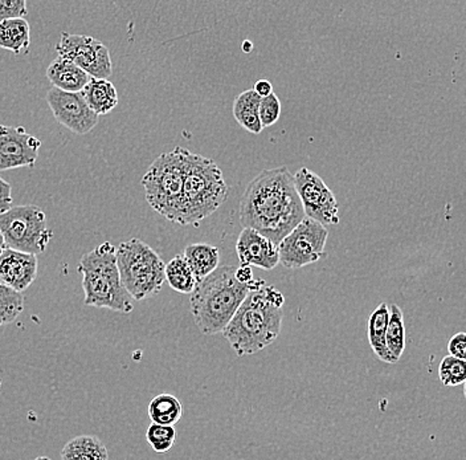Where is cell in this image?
<instances>
[{"instance_id": "1", "label": "cell", "mask_w": 466, "mask_h": 460, "mask_svg": "<svg viewBox=\"0 0 466 460\" xmlns=\"http://www.w3.org/2000/svg\"><path fill=\"white\" fill-rule=\"evenodd\" d=\"M238 217L244 229L256 230L279 246L305 220L289 169H265L250 180L240 199Z\"/></svg>"}, {"instance_id": "2", "label": "cell", "mask_w": 466, "mask_h": 460, "mask_svg": "<svg viewBox=\"0 0 466 460\" xmlns=\"http://www.w3.org/2000/svg\"><path fill=\"white\" fill-rule=\"evenodd\" d=\"M285 297L265 282L252 291L223 331L224 339L238 356L260 353L281 333Z\"/></svg>"}, {"instance_id": "3", "label": "cell", "mask_w": 466, "mask_h": 460, "mask_svg": "<svg viewBox=\"0 0 466 460\" xmlns=\"http://www.w3.org/2000/svg\"><path fill=\"white\" fill-rule=\"evenodd\" d=\"M264 284L261 279L253 285L241 284L236 279V267H218L198 281L189 297L195 325L206 336L223 333L247 296Z\"/></svg>"}, {"instance_id": "4", "label": "cell", "mask_w": 466, "mask_h": 460, "mask_svg": "<svg viewBox=\"0 0 466 460\" xmlns=\"http://www.w3.org/2000/svg\"><path fill=\"white\" fill-rule=\"evenodd\" d=\"M228 198V185L217 162L189 151L177 224L198 226Z\"/></svg>"}, {"instance_id": "5", "label": "cell", "mask_w": 466, "mask_h": 460, "mask_svg": "<svg viewBox=\"0 0 466 460\" xmlns=\"http://www.w3.org/2000/svg\"><path fill=\"white\" fill-rule=\"evenodd\" d=\"M77 271L83 276L84 305L119 313L133 312V299L122 284L116 266V249L112 243L105 241L86 253Z\"/></svg>"}, {"instance_id": "6", "label": "cell", "mask_w": 466, "mask_h": 460, "mask_svg": "<svg viewBox=\"0 0 466 460\" xmlns=\"http://www.w3.org/2000/svg\"><path fill=\"white\" fill-rule=\"evenodd\" d=\"M189 150L177 147L148 166L142 179L148 205L171 222L177 223Z\"/></svg>"}, {"instance_id": "7", "label": "cell", "mask_w": 466, "mask_h": 460, "mask_svg": "<svg viewBox=\"0 0 466 460\" xmlns=\"http://www.w3.org/2000/svg\"><path fill=\"white\" fill-rule=\"evenodd\" d=\"M116 266L125 290L137 302L158 295L166 281L165 261L141 239L119 244Z\"/></svg>"}, {"instance_id": "8", "label": "cell", "mask_w": 466, "mask_h": 460, "mask_svg": "<svg viewBox=\"0 0 466 460\" xmlns=\"http://www.w3.org/2000/svg\"><path fill=\"white\" fill-rule=\"evenodd\" d=\"M0 235L7 249L39 255L51 243L54 231L42 209L25 205L0 214Z\"/></svg>"}, {"instance_id": "9", "label": "cell", "mask_w": 466, "mask_h": 460, "mask_svg": "<svg viewBox=\"0 0 466 460\" xmlns=\"http://www.w3.org/2000/svg\"><path fill=\"white\" fill-rule=\"evenodd\" d=\"M329 231L316 220L306 218L279 244V263L297 270L317 263L325 256Z\"/></svg>"}, {"instance_id": "10", "label": "cell", "mask_w": 466, "mask_h": 460, "mask_svg": "<svg viewBox=\"0 0 466 460\" xmlns=\"http://www.w3.org/2000/svg\"><path fill=\"white\" fill-rule=\"evenodd\" d=\"M58 57L71 61L92 78L107 80L113 66L107 46L96 37L63 32L57 43Z\"/></svg>"}, {"instance_id": "11", "label": "cell", "mask_w": 466, "mask_h": 460, "mask_svg": "<svg viewBox=\"0 0 466 460\" xmlns=\"http://www.w3.org/2000/svg\"><path fill=\"white\" fill-rule=\"evenodd\" d=\"M294 185L306 218H310L322 226L339 223V205L337 198L319 174L308 168H301L294 174Z\"/></svg>"}, {"instance_id": "12", "label": "cell", "mask_w": 466, "mask_h": 460, "mask_svg": "<svg viewBox=\"0 0 466 460\" xmlns=\"http://www.w3.org/2000/svg\"><path fill=\"white\" fill-rule=\"evenodd\" d=\"M46 98L58 124L72 133L84 136L98 124V116L87 107L81 93L63 92L52 87Z\"/></svg>"}, {"instance_id": "13", "label": "cell", "mask_w": 466, "mask_h": 460, "mask_svg": "<svg viewBox=\"0 0 466 460\" xmlns=\"http://www.w3.org/2000/svg\"><path fill=\"white\" fill-rule=\"evenodd\" d=\"M43 142L23 127L0 124V171L34 168Z\"/></svg>"}, {"instance_id": "14", "label": "cell", "mask_w": 466, "mask_h": 460, "mask_svg": "<svg viewBox=\"0 0 466 460\" xmlns=\"http://www.w3.org/2000/svg\"><path fill=\"white\" fill-rule=\"evenodd\" d=\"M236 252L241 266L270 271L279 263V246L256 230L243 229L236 240Z\"/></svg>"}, {"instance_id": "15", "label": "cell", "mask_w": 466, "mask_h": 460, "mask_svg": "<svg viewBox=\"0 0 466 460\" xmlns=\"http://www.w3.org/2000/svg\"><path fill=\"white\" fill-rule=\"evenodd\" d=\"M37 268L36 255L5 249L0 255V281L16 292H25L36 281Z\"/></svg>"}, {"instance_id": "16", "label": "cell", "mask_w": 466, "mask_h": 460, "mask_svg": "<svg viewBox=\"0 0 466 460\" xmlns=\"http://www.w3.org/2000/svg\"><path fill=\"white\" fill-rule=\"evenodd\" d=\"M46 77L54 88L68 93H81L92 78L76 64L58 56L49 64Z\"/></svg>"}, {"instance_id": "17", "label": "cell", "mask_w": 466, "mask_h": 460, "mask_svg": "<svg viewBox=\"0 0 466 460\" xmlns=\"http://www.w3.org/2000/svg\"><path fill=\"white\" fill-rule=\"evenodd\" d=\"M87 107L97 116L107 115L118 105V93L115 84L101 78H90L86 88L81 90Z\"/></svg>"}, {"instance_id": "18", "label": "cell", "mask_w": 466, "mask_h": 460, "mask_svg": "<svg viewBox=\"0 0 466 460\" xmlns=\"http://www.w3.org/2000/svg\"><path fill=\"white\" fill-rule=\"evenodd\" d=\"M390 322V307L386 302L378 305L377 310L371 313L367 324V334L369 342L374 351L375 356L386 363H396L389 349H387L386 334Z\"/></svg>"}, {"instance_id": "19", "label": "cell", "mask_w": 466, "mask_h": 460, "mask_svg": "<svg viewBox=\"0 0 466 460\" xmlns=\"http://www.w3.org/2000/svg\"><path fill=\"white\" fill-rule=\"evenodd\" d=\"M183 258L187 261L197 281L217 271L220 264V251L217 246L208 243H195L186 247Z\"/></svg>"}, {"instance_id": "20", "label": "cell", "mask_w": 466, "mask_h": 460, "mask_svg": "<svg viewBox=\"0 0 466 460\" xmlns=\"http://www.w3.org/2000/svg\"><path fill=\"white\" fill-rule=\"evenodd\" d=\"M261 97L253 89H248L240 93L233 103V118L247 130L253 134L262 132L260 115Z\"/></svg>"}, {"instance_id": "21", "label": "cell", "mask_w": 466, "mask_h": 460, "mask_svg": "<svg viewBox=\"0 0 466 460\" xmlns=\"http://www.w3.org/2000/svg\"><path fill=\"white\" fill-rule=\"evenodd\" d=\"M31 46V27L25 19L0 23V48L15 55H25Z\"/></svg>"}, {"instance_id": "22", "label": "cell", "mask_w": 466, "mask_h": 460, "mask_svg": "<svg viewBox=\"0 0 466 460\" xmlns=\"http://www.w3.org/2000/svg\"><path fill=\"white\" fill-rule=\"evenodd\" d=\"M63 460H109L106 445L97 436L80 435L71 439L61 451Z\"/></svg>"}, {"instance_id": "23", "label": "cell", "mask_w": 466, "mask_h": 460, "mask_svg": "<svg viewBox=\"0 0 466 460\" xmlns=\"http://www.w3.org/2000/svg\"><path fill=\"white\" fill-rule=\"evenodd\" d=\"M147 413L153 424L174 426L183 416V404L170 393H162L148 404Z\"/></svg>"}, {"instance_id": "24", "label": "cell", "mask_w": 466, "mask_h": 460, "mask_svg": "<svg viewBox=\"0 0 466 460\" xmlns=\"http://www.w3.org/2000/svg\"><path fill=\"white\" fill-rule=\"evenodd\" d=\"M166 281L174 291L185 295H191L198 281L183 255H177L166 264Z\"/></svg>"}, {"instance_id": "25", "label": "cell", "mask_w": 466, "mask_h": 460, "mask_svg": "<svg viewBox=\"0 0 466 460\" xmlns=\"http://www.w3.org/2000/svg\"><path fill=\"white\" fill-rule=\"evenodd\" d=\"M387 349L395 363H399L406 351V325L404 314L399 305H390V322L386 334Z\"/></svg>"}, {"instance_id": "26", "label": "cell", "mask_w": 466, "mask_h": 460, "mask_svg": "<svg viewBox=\"0 0 466 460\" xmlns=\"http://www.w3.org/2000/svg\"><path fill=\"white\" fill-rule=\"evenodd\" d=\"M25 311L23 293L11 290L0 281V327L11 324Z\"/></svg>"}, {"instance_id": "27", "label": "cell", "mask_w": 466, "mask_h": 460, "mask_svg": "<svg viewBox=\"0 0 466 460\" xmlns=\"http://www.w3.org/2000/svg\"><path fill=\"white\" fill-rule=\"evenodd\" d=\"M439 380L447 387L465 385L466 361L451 356L442 358L439 365Z\"/></svg>"}, {"instance_id": "28", "label": "cell", "mask_w": 466, "mask_h": 460, "mask_svg": "<svg viewBox=\"0 0 466 460\" xmlns=\"http://www.w3.org/2000/svg\"><path fill=\"white\" fill-rule=\"evenodd\" d=\"M146 439L156 453H167L175 445L177 430L174 426L151 424L146 431Z\"/></svg>"}, {"instance_id": "29", "label": "cell", "mask_w": 466, "mask_h": 460, "mask_svg": "<svg viewBox=\"0 0 466 460\" xmlns=\"http://www.w3.org/2000/svg\"><path fill=\"white\" fill-rule=\"evenodd\" d=\"M258 115H260L262 128L272 127L279 121V116H281V101L275 92L261 98Z\"/></svg>"}, {"instance_id": "30", "label": "cell", "mask_w": 466, "mask_h": 460, "mask_svg": "<svg viewBox=\"0 0 466 460\" xmlns=\"http://www.w3.org/2000/svg\"><path fill=\"white\" fill-rule=\"evenodd\" d=\"M27 13L25 0H0V23L11 19H25Z\"/></svg>"}, {"instance_id": "31", "label": "cell", "mask_w": 466, "mask_h": 460, "mask_svg": "<svg viewBox=\"0 0 466 460\" xmlns=\"http://www.w3.org/2000/svg\"><path fill=\"white\" fill-rule=\"evenodd\" d=\"M448 352H450V356L466 361L465 332H460V333L451 337L450 342H448Z\"/></svg>"}, {"instance_id": "32", "label": "cell", "mask_w": 466, "mask_h": 460, "mask_svg": "<svg viewBox=\"0 0 466 460\" xmlns=\"http://www.w3.org/2000/svg\"><path fill=\"white\" fill-rule=\"evenodd\" d=\"M13 200V186L0 177V214L11 209Z\"/></svg>"}, {"instance_id": "33", "label": "cell", "mask_w": 466, "mask_h": 460, "mask_svg": "<svg viewBox=\"0 0 466 460\" xmlns=\"http://www.w3.org/2000/svg\"><path fill=\"white\" fill-rule=\"evenodd\" d=\"M236 279L241 282V284L246 285H253L258 282L255 278H253V271L249 266H240L236 267Z\"/></svg>"}, {"instance_id": "34", "label": "cell", "mask_w": 466, "mask_h": 460, "mask_svg": "<svg viewBox=\"0 0 466 460\" xmlns=\"http://www.w3.org/2000/svg\"><path fill=\"white\" fill-rule=\"evenodd\" d=\"M256 93H258L260 97H267V96L272 95L273 93V86L270 81L268 80H258L256 81L255 88H253Z\"/></svg>"}, {"instance_id": "35", "label": "cell", "mask_w": 466, "mask_h": 460, "mask_svg": "<svg viewBox=\"0 0 466 460\" xmlns=\"http://www.w3.org/2000/svg\"><path fill=\"white\" fill-rule=\"evenodd\" d=\"M5 249H7V246H5V239L0 235V255H2Z\"/></svg>"}, {"instance_id": "36", "label": "cell", "mask_w": 466, "mask_h": 460, "mask_svg": "<svg viewBox=\"0 0 466 460\" xmlns=\"http://www.w3.org/2000/svg\"><path fill=\"white\" fill-rule=\"evenodd\" d=\"M243 49L244 51L250 52V49H252V45H250V42H244Z\"/></svg>"}, {"instance_id": "37", "label": "cell", "mask_w": 466, "mask_h": 460, "mask_svg": "<svg viewBox=\"0 0 466 460\" xmlns=\"http://www.w3.org/2000/svg\"><path fill=\"white\" fill-rule=\"evenodd\" d=\"M35 460H51V459L46 458V456H37V458Z\"/></svg>"}, {"instance_id": "38", "label": "cell", "mask_w": 466, "mask_h": 460, "mask_svg": "<svg viewBox=\"0 0 466 460\" xmlns=\"http://www.w3.org/2000/svg\"><path fill=\"white\" fill-rule=\"evenodd\" d=\"M464 395H465V398H466V383H465V387H464Z\"/></svg>"}]
</instances>
